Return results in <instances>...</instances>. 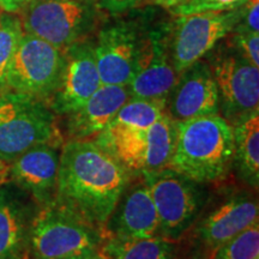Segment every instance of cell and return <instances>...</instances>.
<instances>
[{"instance_id": "cell-1", "label": "cell", "mask_w": 259, "mask_h": 259, "mask_svg": "<svg viewBox=\"0 0 259 259\" xmlns=\"http://www.w3.org/2000/svg\"><path fill=\"white\" fill-rule=\"evenodd\" d=\"M130 180L131 173L95 139L67 141L60 151L56 200L102 234Z\"/></svg>"}, {"instance_id": "cell-2", "label": "cell", "mask_w": 259, "mask_h": 259, "mask_svg": "<svg viewBox=\"0 0 259 259\" xmlns=\"http://www.w3.org/2000/svg\"><path fill=\"white\" fill-rule=\"evenodd\" d=\"M177 142L168 167L208 184L225 179L233 166V127L220 114L177 121Z\"/></svg>"}, {"instance_id": "cell-3", "label": "cell", "mask_w": 259, "mask_h": 259, "mask_svg": "<svg viewBox=\"0 0 259 259\" xmlns=\"http://www.w3.org/2000/svg\"><path fill=\"white\" fill-rule=\"evenodd\" d=\"M41 144H61L57 114L48 102L11 90L0 93V163L9 166Z\"/></svg>"}, {"instance_id": "cell-4", "label": "cell", "mask_w": 259, "mask_h": 259, "mask_svg": "<svg viewBox=\"0 0 259 259\" xmlns=\"http://www.w3.org/2000/svg\"><path fill=\"white\" fill-rule=\"evenodd\" d=\"M158 218V235L178 242L197 223L208 199L206 184L169 167L143 173Z\"/></svg>"}, {"instance_id": "cell-5", "label": "cell", "mask_w": 259, "mask_h": 259, "mask_svg": "<svg viewBox=\"0 0 259 259\" xmlns=\"http://www.w3.org/2000/svg\"><path fill=\"white\" fill-rule=\"evenodd\" d=\"M21 11L24 32L63 51L85 40L102 16L95 0H28Z\"/></svg>"}, {"instance_id": "cell-6", "label": "cell", "mask_w": 259, "mask_h": 259, "mask_svg": "<svg viewBox=\"0 0 259 259\" xmlns=\"http://www.w3.org/2000/svg\"><path fill=\"white\" fill-rule=\"evenodd\" d=\"M102 234L76 212L54 200L38 209L30 236L35 259H59L99 251Z\"/></svg>"}, {"instance_id": "cell-7", "label": "cell", "mask_w": 259, "mask_h": 259, "mask_svg": "<svg viewBox=\"0 0 259 259\" xmlns=\"http://www.w3.org/2000/svg\"><path fill=\"white\" fill-rule=\"evenodd\" d=\"M209 64L219 90L220 112L234 125L259 107V67L252 65L231 45L209 52ZM208 53V54H209Z\"/></svg>"}, {"instance_id": "cell-8", "label": "cell", "mask_w": 259, "mask_h": 259, "mask_svg": "<svg viewBox=\"0 0 259 259\" xmlns=\"http://www.w3.org/2000/svg\"><path fill=\"white\" fill-rule=\"evenodd\" d=\"M65 52L24 32L10 66L6 90L50 101L59 85Z\"/></svg>"}, {"instance_id": "cell-9", "label": "cell", "mask_w": 259, "mask_h": 259, "mask_svg": "<svg viewBox=\"0 0 259 259\" xmlns=\"http://www.w3.org/2000/svg\"><path fill=\"white\" fill-rule=\"evenodd\" d=\"M170 35L169 56L179 74L205 57L240 22L241 8L232 11H205L176 16Z\"/></svg>"}, {"instance_id": "cell-10", "label": "cell", "mask_w": 259, "mask_h": 259, "mask_svg": "<svg viewBox=\"0 0 259 259\" xmlns=\"http://www.w3.org/2000/svg\"><path fill=\"white\" fill-rule=\"evenodd\" d=\"M147 36L141 35L134 22H115L100 29L94 54L102 84L128 85L138 69Z\"/></svg>"}, {"instance_id": "cell-11", "label": "cell", "mask_w": 259, "mask_h": 259, "mask_svg": "<svg viewBox=\"0 0 259 259\" xmlns=\"http://www.w3.org/2000/svg\"><path fill=\"white\" fill-rule=\"evenodd\" d=\"M64 52L65 64L59 85L48 101L57 115H67L76 111L102 85L94 42H77Z\"/></svg>"}, {"instance_id": "cell-12", "label": "cell", "mask_w": 259, "mask_h": 259, "mask_svg": "<svg viewBox=\"0 0 259 259\" xmlns=\"http://www.w3.org/2000/svg\"><path fill=\"white\" fill-rule=\"evenodd\" d=\"M40 206L8 179L0 181V259H30V236Z\"/></svg>"}, {"instance_id": "cell-13", "label": "cell", "mask_w": 259, "mask_h": 259, "mask_svg": "<svg viewBox=\"0 0 259 259\" xmlns=\"http://www.w3.org/2000/svg\"><path fill=\"white\" fill-rule=\"evenodd\" d=\"M166 112L176 121L220 114L218 85L206 61L200 59L179 73L167 97Z\"/></svg>"}, {"instance_id": "cell-14", "label": "cell", "mask_w": 259, "mask_h": 259, "mask_svg": "<svg viewBox=\"0 0 259 259\" xmlns=\"http://www.w3.org/2000/svg\"><path fill=\"white\" fill-rule=\"evenodd\" d=\"M158 235V218L144 177L126 185L102 229V238Z\"/></svg>"}, {"instance_id": "cell-15", "label": "cell", "mask_w": 259, "mask_h": 259, "mask_svg": "<svg viewBox=\"0 0 259 259\" xmlns=\"http://www.w3.org/2000/svg\"><path fill=\"white\" fill-rule=\"evenodd\" d=\"M58 147L36 145L8 166L6 179L24 190L40 208L56 200L60 160Z\"/></svg>"}, {"instance_id": "cell-16", "label": "cell", "mask_w": 259, "mask_h": 259, "mask_svg": "<svg viewBox=\"0 0 259 259\" xmlns=\"http://www.w3.org/2000/svg\"><path fill=\"white\" fill-rule=\"evenodd\" d=\"M178 76L161 32L149 34L138 63V69L127 88L131 99H167Z\"/></svg>"}, {"instance_id": "cell-17", "label": "cell", "mask_w": 259, "mask_h": 259, "mask_svg": "<svg viewBox=\"0 0 259 259\" xmlns=\"http://www.w3.org/2000/svg\"><path fill=\"white\" fill-rule=\"evenodd\" d=\"M130 99L127 85L102 84L79 108L66 115L65 127L69 141L95 138Z\"/></svg>"}, {"instance_id": "cell-18", "label": "cell", "mask_w": 259, "mask_h": 259, "mask_svg": "<svg viewBox=\"0 0 259 259\" xmlns=\"http://www.w3.org/2000/svg\"><path fill=\"white\" fill-rule=\"evenodd\" d=\"M257 200L245 193L229 197L196 226V234L209 248H215L258 223Z\"/></svg>"}, {"instance_id": "cell-19", "label": "cell", "mask_w": 259, "mask_h": 259, "mask_svg": "<svg viewBox=\"0 0 259 259\" xmlns=\"http://www.w3.org/2000/svg\"><path fill=\"white\" fill-rule=\"evenodd\" d=\"M233 127V166L252 189L259 184V109L236 121Z\"/></svg>"}, {"instance_id": "cell-20", "label": "cell", "mask_w": 259, "mask_h": 259, "mask_svg": "<svg viewBox=\"0 0 259 259\" xmlns=\"http://www.w3.org/2000/svg\"><path fill=\"white\" fill-rule=\"evenodd\" d=\"M106 259H178L177 242L160 235L150 238H107L100 246Z\"/></svg>"}, {"instance_id": "cell-21", "label": "cell", "mask_w": 259, "mask_h": 259, "mask_svg": "<svg viewBox=\"0 0 259 259\" xmlns=\"http://www.w3.org/2000/svg\"><path fill=\"white\" fill-rule=\"evenodd\" d=\"M177 121L167 112L145 132V149L141 174L168 167L177 142Z\"/></svg>"}, {"instance_id": "cell-22", "label": "cell", "mask_w": 259, "mask_h": 259, "mask_svg": "<svg viewBox=\"0 0 259 259\" xmlns=\"http://www.w3.org/2000/svg\"><path fill=\"white\" fill-rule=\"evenodd\" d=\"M167 99H130L116 113L109 127L145 131L166 113Z\"/></svg>"}, {"instance_id": "cell-23", "label": "cell", "mask_w": 259, "mask_h": 259, "mask_svg": "<svg viewBox=\"0 0 259 259\" xmlns=\"http://www.w3.org/2000/svg\"><path fill=\"white\" fill-rule=\"evenodd\" d=\"M24 34L21 17L0 11V93L6 90V78L16 51Z\"/></svg>"}, {"instance_id": "cell-24", "label": "cell", "mask_w": 259, "mask_h": 259, "mask_svg": "<svg viewBox=\"0 0 259 259\" xmlns=\"http://www.w3.org/2000/svg\"><path fill=\"white\" fill-rule=\"evenodd\" d=\"M210 259H259V225L212 248Z\"/></svg>"}, {"instance_id": "cell-25", "label": "cell", "mask_w": 259, "mask_h": 259, "mask_svg": "<svg viewBox=\"0 0 259 259\" xmlns=\"http://www.w3.org/2000/svg\"><path fill=\"white\" fill-rule=\"evenodd\" d=\"M245 3L246 0H185L169 12L174 16H186L205 11H232L241 8Z\"/></svg>"}, {"instance_id": "cell-26", "label": "cell", "mask_w": 259, "mask_h": 259, "mask_svg": "<svg viewBox=\"0 0 259 259\" xmlns=\"http://www.w3.org/2000/svg\"><path fill=\"white\" fill-rule=\"evenodd\" d=\"M228 44L252 65L259 67V32L233 30Z\"/></svg>"}, {"instance_id": "cell-27", "label": "cell", "mask_w": 259, "mask_h": 259, "mask_svg": "<svg viewBox=\"0 0 259 259\" xmlns=\"http://www.w3.org/2000/svg\"><path fill=\"white\" fill-rule=\"evenodd\" d=\"M233 30L259 32V0H246L241 6V18Z\"/></svg>"}, {"instance_id": "cell-28", "label": "cell", "mask_w": 259, "mask_h": 259, "mask_svg": "<svg viewBox=\"0 0 259 259\" xmlns=\"http://www.w3.org/2000/svg\"><path fill=\"white\" fill-rule=\"evenodd\" d=\"M102 11L109 12L111 15H120L124 12L137 8L143 0H95Z\"/></svg>"}, {"instance_id": "cell-29", "label": "cell", "mask_w": 259, "mask_h": 259, "mask_svg": "<svg viewBox=\"0 0 259 259\" xmlns=\"http://www.w3.org/2000/svg\"><path fill=\"white\" fill-rule=\"evenodd\" d=\"M28 0H0V9L5 12L17 14L23 9Z\"/></svg>"}, {"instance_id": "cell-30", "label": "cell", "mask_w": 259, "mask_h": 259, "mask_svg": "<svg viewBox=\"0 0 259 259\" xmlns=\"http://www.w3.org/2000/svg\"><path fill=\"white\" fill-rule=\"evenodd\" d=\"M143 2H147L149 4L161 6V8L167 9L169 10V11H171L173 9H176L181 4H184L185 0H143Z\"/></svg>"}, {"instance_id": "cell-31", "label": "cell", "mask_w": 259, "mask_h": 259, "mask_svg": "<svg viewBox=\"0 0 259 259\" xmlns=\"http://www.w3.org/2000/svg\"><path fill=\"white\" fill-rule=\"evenodd\" d=\"M97 252H99V251L84 252V253L69 255V257H64V258H59V259H95Z\"/></svg>"}, {"instance_id": "cell-32", "label": "cell", "mask_w": 259, "mask_h": 259, "mask_svg": "<svg viewBox=\"0 0 259 259\" xmlns=\"http://www.w3.org/2000/svg\"><path fill=\"white\" fill-rule=\"evenodd\" d=\"M6 171H8V166L0 163V178H6Z\"/></svg>"}, {"instance_id": "cell-33", "label": "cell", "mask_w": 259, "mask_h": 259, "mask_svg": "<svg viewBox=\"0 0 259 259\" xmlns=\"http://www.w3.org/2000/svg\"><path fill=\"white\" fill-rule=\"evenodd\" d=\"M95 259H106L105 257H103V255L100 253V251L97 252V254H96V257H95Z\"/></svg>"}, {"instance_id": "cell-34", "label": "cell", "mask_w": 259, "mask_h": 259, "mask_svg": "<svg viewBox=\"0 0 259 259\" xmlns=\"http://www.w3.org/2000/svg\"><path fill=\"white\" fill-rule=\"evenodd\" d=\"M4 179H6V178H0V181H3Z\"/></svg>"}, {"instance_id": "cell-35", "label": "cell", "mask_w": 259, "mask_h": 259, "mask_svg": "<svg viewBox=\"0 0 259 259\" xmlns=\"http://www.w3.org/2000/svg\"><path fill=\"white\" fill-rule=\"evenodd\" d=\"M0 11H2V9H0Z\"/></svg>"}]
</instances>
